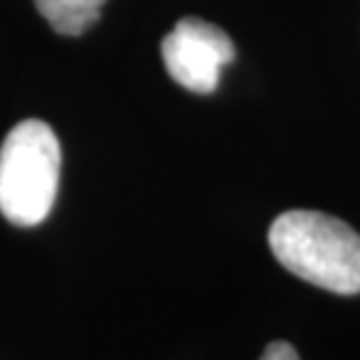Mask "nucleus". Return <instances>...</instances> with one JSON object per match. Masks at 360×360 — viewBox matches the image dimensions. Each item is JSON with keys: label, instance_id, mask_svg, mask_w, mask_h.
I'll return each instance as SVG.
<instances>
[{"label": "nucleus", "instance_id": "obj_3", "mask_svg": "<svg viewBox=\"0 0 360 360\" xmlns=\"http://www.w3.org/2000/svg\"><path fill=\"white\" fill-rule=\"evenodd\" d=\"M236 54L234 42L222 28L199 17H183L162 40V59L180 87L211 94L218 89L220 73Z\"/></svg>", "mask_w": 360, "mask_h": 360}, {"label": "nucleus", "instance_id": "obj_4", "mask_svg": "<svg viewBox=\"0 0 360 360\" xmlns=\"http://www.w3.org/2000/svg\"><path fill=\"white\" fill-rule=\"evenodd\" d=\"M45 21L61 35H82L101 19L108 0H33Z\"/></svg>", "mask_w": 360, "mask_h": 360}, {"label": "nucleus", "instance_id": "obj_2", "mask_svg": "<svg viewBox=\"0 0 360 360\" xmlns=\"http://www.w3.org/2000/svg\"><path fill=\"white\" fill-rule=\"evenodd\" d=\"M61 146L54 129L40 120H24L10 129L0 146V213L19 227H35L47 218L59 190Z\"/></svg>", "mask_w": 360, "mask_h": 360}, {"label": "nucleus", "instance_id": "obj_1", "mask_svg": "<svg viewBox=\"0 0 360 360\" xmlns=\"http://www.w3.org/2000/svg\"><path fill=\"white\" fill-rule=\"evenodd\" d=\"M269 248L283 267L337 295L360 292V234L319 211H288L269 227Z\"/></svg>", "mask_w": 360, "mask_h": 360}, {"label": "nucleus", "instance_id": "obj_5", "mask_svg": "<svg viewBox=\"0 0 360 360\" xmlns=\"http://www.w3.org/2000/svg\"><path fill=\"white\" fill-rule=\"evenodd\" d=\"M260 360H300V356L288 342H271Z\"/></svg>", "mask_w": 360, "mask_h": 360}]
</instances>
